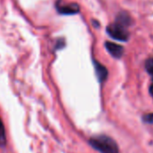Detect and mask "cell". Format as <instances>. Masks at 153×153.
<instances>
[{
  "mask_svg": "<svg viewBox=\"0 0 153 153\" xmlns=\"http://www.w3.org/2000/svg\"><path fill=\"white\" fill-rule=\"evenodd\" d=\"M7 144V134L4 123L0 118V147H5Z\"/></svg>",
  "mask_w": 153,
  "mask_h": 153,
  "instance_id": "52a82bcc",
  "label": "cell"
},
{
  "mask_svg": "<svg viewBox=\"0 0 153 153\" xmlns=\"http://www.w3.org/2000/svg\"><path fill=\"white\" fill-rule=\"evenodd\" d=\"M89 143L95 149L101 153H118V146L110 137L105 135L92 137L89 140Z\"/></svg>",
  "mask_w": 153,
  "mask_h": 153,
  "instance_id": "6da1fadb",
  "label": "cell"
},
{
  "mask_svg": "<svg viewBox=\"0 0 153 153\" xmlns=\"http://www.w3.org/2000/svg\"><path fill=\"white\" fill-rule=\"evenodd\" d=\"M142 120H143V122H144V123H146L153 124V113L143 115Z\"/></svg>",
  "mask_w": 153,
  "mask_h": 153,
  "instance_id": "9c48e42d",
  "label": "cell"
},
{
  "mask_svg": "<svg viewBox=\"0 0 153 153\" xmlns=\"http://www.w3.org/2000/svg\"><path fill=\"white\" fill-rule=\"evenodd\" d=\"M145 68L149 75L153 76V58L147 59L145 62Z\"/></svg>",
  "mask_w": 153,
  "mask_h": 153,
  "instance_id": "ba28073f",
  "label": "cell"
},
{
  "mask_svg": "<svg viewBox=\"0 0 153 153\" xmlns=\"http://www.w3.org/2000/svg\"><path fill=\"white\" fill-rule=\"evenodd\" d=\"M105 48L108 51V52L115 59H120L123 54V46L119 44H115L114 42H105Z\"/></svg>",
  "mask_w": 153,
  "mask_h": 153,
  "instance_id": "277c9868",
  "label": "cell"
},
{
  "mask_svg": "<svg viewBox=\"0 0 153 153\" xmlns=\"http://www.w3.org/2000/svg\"><path fill=\"white\" fill-rule=\"evenodd\" d=\"M149 93H150V95L151 96H153V83L150 85V87H149Z\"/></svg>",
  "mask_w": 153,
  "mask_h": 153,
  "instance_id": "30bf717a",
  "label": "cell"
},
{
  "mask_svg": "<svg viewBox=\"0 0 153 153\" xmlns=\"http://www.w3.org/2000/svg\"><path fill=\"white\" fill-rule=\"evenodd\" d=\"M57 10L61 15H75L79 12V7L76 4H61L57 3Z\"/></svg>",
  "mask_w": 153,
  "mask_h": 153,
  "instance_id": "3957f363",
  "label": "cell"
},
{
  "mask_svg": "<svg viewBox=\"0 0 153 153\" xmlns=\"http://www.w3.org/2000/svg\"><path fill=\"white\" fill-rule=\"evenodd\" d=\"M131 17L129 14H127L126 12H121L120 14H118L117 17H116V23L120 24L121 25L124 26V27H128L131 25Z\"/></svg>",
  "mask_w": 153,
  "mask_h": 153,
  "instance_id": "8992f818",
  "label": "cell"
},
{
  "mask_svg": "<svg viewBox=\"0 0 153 153\" xmlns=\"http://www.w3.org/2000/svg\"><path fill=\"white\" fill-rule=\"evenodd\" d=\"M106 30H107L108 34L115 40H118L121 42H126L129 39V33L126 27L121 25L120 24L116 22L107 26Z\"/></svg>",
  "mask_w": 153,
  "mask_h": 153,
  "instance_id": "7a4b0ae2",
  "label": "cell"
},
{
  "mask_svg": "<svg viewBox=\"0 0 153 153\" xmlns=\"http://www.w3.org/2000/svg\"><path fill=\"white\" fill-rule=\"evenodd\" d=\"M95 70H96L97 79L100 82H103L106 79L108 76V71L104 65H102L101 63L97 61H95Z\"/></svg>",
  "mask_w": 153,
  "mask_h": 153,
  "instance_id": "5b68a950",
  "label": "cell"
}]
</instances>
